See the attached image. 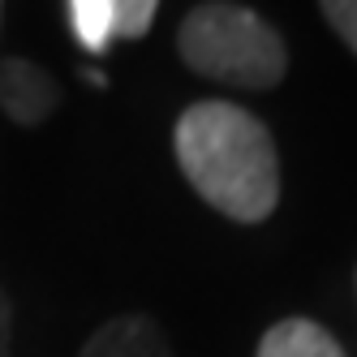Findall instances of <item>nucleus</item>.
I'll return each mask as SVG.
<instances>
[{"label": "nucleus", "instance_id": "nucleus-1", "mask_svg": "<svg viewBox=\"0 0 357 357\" xmlns=\"http://www.w3.org/2000/svg\"><path fill=\"white\" fill-rule=\"evenodd\" d=\"M172 155L190 190L233 224H263L280 202L271 130L228 99H198L172 125Z\"/></svg>", "mask_w": 357, "mask_h": 357}, {"label": "nucleus", "instance_id": "nucleus-2", "mask_svg": "<svg viewBox=\"0 0 357 357\" xmlns=\"http://www.w3.org/2000/svg\"><path fill=\"white\" fill-rule=\"evenodd\" d=\"M176 56L198 78L237 91H275L289 73V43L263 13L237 0H202L176 26Z\"/></svg>", "mask_w": 357, "mask_h": 357}, {"label": "nucleus", "instance_id": "nucleus-3", "mask_svg": "<svg viewBox=\"0 0 357 357\" xmlns=\"http://www.w3.org/2000/svg\"><path fill=\"white\" fill-rule=\"evenodd\" d=\"M61 108V82L26 56L0 61V112L22 130H39Z\"/></svg>", "mask_w": 357, "mask_h": 357}, {"label": "nucleus", "instance_id": "nucleus-4", "mask_svg": "<svg viewBox=\"0 0 357 357\" xmlns=\"http://www.w3.org/2000/svg\"><path fill=\"white\" fill-rule=\"evenodd\" d=\"M78 357H172L168 331L151 314H116L108 323H99Z\"/></svg>", "mask_w": 357, "mask_h": 357}, {"label": "nucleus", "instance_id": "nucleus-5", "mask_svg": "<svg viewBox=\"0 0 357 357\" xmlns=\"http://www.w3.org/2000/svg\"><path fill=\"white\" fill-rule=\"evenodd\" d=\"M254 357H344V349L336 344V336L323 323L293 314V319H280L263 331Z\"/></svg>", "mask_w": 357, "mask_h": 357}, {"label": "nucleus", "instance_id": "nucleus-6", "mask_svg": "<svg viewBox=\"0 0 357 357\" xmlns=\"http://www.w3.org/2000/svg\"><path fill=\"white\" fill-rule=\"evenodd\" d=\"M69 22L86 52H104L116 39V0H69Z\"/></svg>", "mask_w": 357, "mask_h": 357}, {"label": "nucleus", "instance_id": "nucleus-7", "mask_svg": "<svg viewBox=\"0 0 357 357\" xmlns=\"http://www.w3.org/2000/svg\"><path fill=\"white\" fill-rule=\"evenodd\" d=\"M160 0H116V39H142L155 22Z\"/></svg>", "mask_w": 357, "mask_h": 357}, {"label": "nucleus", "instance_id": "nucleus-8", "mask_svg": "<svg viewBox=\"0 0 357 357\" xmlns=\"http://www.w3.org/2000/svg\"><path fill=\"white\" fill-rule=\"evenodd\" d=\"M319 13L336 31V39L357 56V0H319Z\"/></svg>", "mask_w": 357, "mask_h": 357}, {"label": "nucleus", "instance_id": "nucleus-9", "mask_svg": "<svg viewBox=\"0 0 357 357\" xmlns=\"http://www.w3.org/2000/svg\"><path fill=\"white\" fill-rule=\"evenodd\" d=\"M0 357H13V305L0 289Z\"/></svg>", "mask_w": 357, "mask_h": 357}, {"label": "nucleus", "instance_id": "nucleus-10", "mask_svg": "<svg viewBox=\"0 0 357 357\" xmlns=\"http://www.w3.org/2000/svg\"><path fill=\"white\" fill-rule=\"evenodd\" d=\"M0 5H5V0H0Z\"/></svg>", "mask_w": 357, "mask_h": 357}]
</instances>
